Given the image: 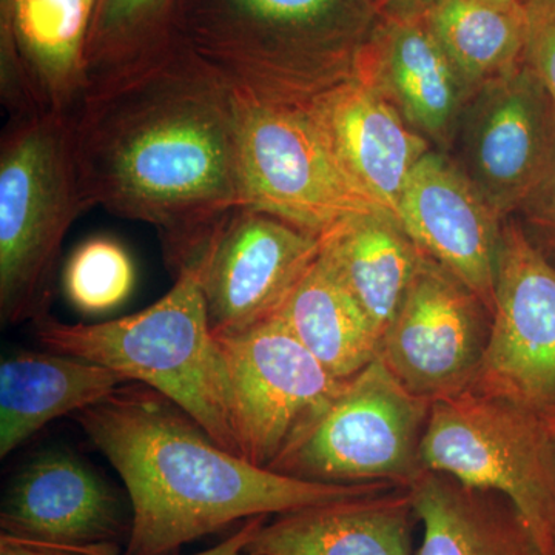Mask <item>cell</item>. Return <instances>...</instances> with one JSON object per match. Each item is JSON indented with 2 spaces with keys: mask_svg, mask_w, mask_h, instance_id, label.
<instances>
[{
  "mask_svg": "<svg viewBox=\"0 0 555 555\" xmlns=\"http://www.w3.org/2000/svg\"><path fill=\"white\" fill-rule=\"evenodd\" d=\"M73 133L87 206L156 229L175 278L243 206L232 87L181 39L91 83Z\"/></svg>",
  "mask_w": 555,
  "mask_h": 555,
  "instance_id": "1",
  "label": "cell"
},
{
  "mask_svg": "<svg viewBox=\"0 0 555 555\" xmlns=\"http://www.w3.org/2000/svg\"><path fill=\"white\" fill-rule=\"evenodd\" d=\"M75 420L129 492L124 555H170L240 520L400 488L326 483L251 465L141 383H124Z\"/></svg>",
  "mask_w": 555,
  "mask_h": 555,
  "instance_id": "2",
  "label": "cell"
},
{
  "mask_svg": "<svg viewBox=\"0 0 555 555\" xmlns=\"http://www.w3.org/2000/svg\"><path fill=\"white\" fill-rule=\"evenodd\" d=\"M33 324L51 352L152 387L188 412L219 447L240 455L232 387L208 323L199 261L182 269L159 301L133 315L93 324H67L49 315Z\"/></svg>",
  "mask_w": 555,
  "mask_h": 555,
  "instance_id": "3",
  "label": "cell"
},
{
  "mask_svg": "<svg viewBox=\"0 0 555 555\" xmlns=\"http://www.w3.org/2000/svg\"><path fill=\"white\" fill-rule=\"evenodd\" d=\"M89 210L72 115L10 116L0 137V318L49 317L54 270L75 219Z\"/></svg>",
  "mask_w": 555,
  "mask_h": 555,
  "instance_id": "4",
  "label": "cell"
},
{
  "mask_svg": "<svg viewBox=\"0 0 555 555\" xmlns=\"http://www.w3.org/2000/svg\"><path fill=\"white\" fill-rule=\"evenodd\" d=\"M422 463L505 495L555 555V444L542 412L469 387L440 398L430 408Z\"/></svg>",
  "mask_w": 555,
  "mask_h": 555,
  "instance_id": "5",
  "label": "cell"
},
{
  "mask_svg": "<svg viewBox=\"0 0 555 555\" xmlns=\"http://www.w3.org/2000/svg\"><path fill=\"white\" fill-rule=\"evenodd\" d=\"M232 91L243 206L320 236L346 218L390 214L347 173L308 100H272L235 87Z\"/></svg>",
  "mask_w": 555,
  "mask_h": 555,
  "instance_id": "6",
  "label": "cell"
},
{
  "mask_svg": "<svg viewBox=\"0 0 555 555\" xmlns=\"http://www.w3.org/2000/svg\"><path fill=\"white\" fill-rule=\"evenodd\" d=\"M433 401L409 392L377 357L346 379L324 414L273 467L326 483H392L422 476V440Z\"/></svg>",
  "mask_w": 555,
  "mask_h": 555,
  "instance_id": "7",
  "label": "cell"
},
{
  "mask_svg": "<svg viewBox=\"0 0 555 555\" xmlns=\"http://www.w3.org/2000/svg\"><path fill=\"white\" fill-rule=\"evenodd\" d=\"M217 339L232 387L240 455L273 470L346 379L334 377L278 317Z\"/></svg>",
  "mask_w": 555,
  "mask_h": 555,
  "instance_id": "8",
  "label": "cell"
},
{
  "mask_svg": "<svg viewBox=\"0 0 555 555\" xmlns=\"http://www.w3.org/2000/svg\"><path fill=\"white\" fill-rule=\"evenodd\" d=\"M491 328L492 310L425 254L379 338L378 357L409 392L436 401L470 386Z\"/></svg>",
  "mask_w": 555,
  "mask_h": 555,
  "instance_id": "9",
  "label": "cell"
},
{
  "mask_svg": "<svg viewBox=\"0 0 555 555\" xmlns=\"http://www.w3.org/2000/svg\"><path fill=\"white\" fill-rule=\"evenodd\" d=\"M469 389L539 412L555 403V268L509 218L496 261L491 338Z\"/></svg>",
  "mask_w": 555,
  "mask_h": 555,
  "instance_id": "10",
  "label": "cell"
},
{
  "mask_svg": "<svg viewBox=\"0 0 555 555\" xmlns=\"http://www.w3.org/2000/svg\"><path fill=\"white\" fill-rule=\"evenodd\" d=\"M321 251V236L240 206L201 257L204 299L215 337H229L276 317Z\"/></svg>",
  "mask_w": 555,
  "mask_h": 555,
  "instance_id": "11",
  "label": "cell"
},
{
  "mask_svg": "<svg viewBox=\"0 0 555 555\" xmlns=\"http://www.w3.org/2000/svg\"><path fill=\"white\" fill-rule=\"evenodd\" d=\"M460 129V166L496 214L509 218L554 164L555 108L546 90L521 64L474 94Z\"/></svg>",
  "mask_w": 555,
  "mask_h": 555,
  "instance_id": "12",
  "label": "cell"
},
{
  "mask_svg": "<svg viewBox=\"0 0 555 555\" xmlns=\"http://www.w3.org/2000/svg\"><path fill=\"white\" fill-rule=\"evenodd\" d=\"M98 0H3L0 101L10 116L72 115Z\"/></svg>",
  "mask_w": 555,
  "mask_h": 555,
  "instance_id": "13",
  "label": "cell"
},
{
  "mask_svg": "<svg viewBox=\"0 0 555 555\" xmlns=\"http://www.w3.org/2000/svg\"><path fill=\"white\" fill-rule=\"evenodd\" d=\"M397 219L427 257L494 308L496 261L506 219L459 163L429 150L406 182Z\"/></svg>",
  "mask_w": 555,
  "mask_h": 555,
  "instance_id": "14",
  "label": "cell"
},
{
  "mask_svg": "<svg viewBox=\"0 0 555 555\" xmlns=\"http://www.w3.org/2000/svg\"><path fill=\"white\" fill-rule=\"evenodd\" d=\"M2 534L82 555H124L131 517L113 489L78 456L47 452L10 486L0 509Z\"/></svg>",
  "mask_w": 555,
  "mask_h": 555,
  "instance_id": "15",
  "label": "cell"
},
{
  "mask_svg": "<svg viewBox=\"0 0 555 555\" xmlns=\"http://www.w3.org/2000/svg\"><path fill=\"white\" fill-rule=\"evenodd\" d=\"M347 173L397 218L401 193L429 141L356 73L308 100Z\"/></svg>",
  "mask_w": 555,
  "mask_h": 555,
  "instance_id": "16",
  "label": "cell"
},
{
  "mask_svg": "<svg viewBox=\"0 0 555 555\" xmlns=\"http://www.w3.org/2000/svg\"><path fill=\"white\" fill-rule=\"evenodd\" d=\"M353 73L378 90L412 129L444 149L473 100L425 21H387L357 51Z\"/></svg>",
  "mask_w": 555,
  "mask_h": 555,
  "instance_id": "17",
  "label": "cell"
},
{
  "mask_svg": "<svg viewBox=\"0 0 555 555\" xmlns=\"http://www.w3.org/2000/svg\"><path fill=\"white\" fill-rule=\"evenodd\" d=\"M408 488L278 514L247 545L251 555H412Z\"/></svg>",
  "mask_w": 555,
  "mask_h": 555,
  "instance_id": "18",
  "label": "cell"
},
{
  "mask_svg": "<svg viewBox=\"0 0 555 555\" xmlns=\"http://www.w3.org/2000/svg\"><path fill=\"white\" fill-rule=\"evenodd\" d=\"M408 489L423 526L416 555H554L499 492L427 469Z\"/></svg>",
  "mask_w": 555,
  "mask_h": 555,
  "instance_id": "19",
  "label": "cell"
},
{
  "mask_svg": "<svg viewBox=\"0 0 555 555\" xmlns=\"http://www.w3.org/2000/svg\"><path fill=\"white\" fill-rule=\"evenodd\" d=\"M127 382L118 372L62 356L17 352L0 364V456L64 415L100 403Z\"/></svg>",
  "mask_w": 555,
  "mask_h": 555,
  "instance_id": "20",
  "label": "cell"
},
{
  "mask_svg": "<svg viewBox=\"0 0 555 555\" xmlns=\"http://www.w3.org/2000/svg\"><path fill=\"white\" fill-rule=\"evenodd\" d=\"M321 257L382 338L425 257L387 211L343 219L321 235Z\"/></svg>",
  "mask_w": 555,
  "mask_h": 555,
  "instance_id": "21",
  "label": "cell"
},
{
  "mask_svg": "<svg viewBox=\"0 0 555 555\" xmlns=\"http://www.w3.org/2000/svg\"><path fill=\"white\" fill-rule=\"evenodd\" d=\"M276 317L339 379L378 357L377 334L321 251Z\"/></svg>",
  "mask_w": 555,
  "mask_h": 555,
  "instance_id": "22",
  "label": "cell"
},
{
  "mask_svg": "<svg viewBox=\"0 0 555 555\" xmlns=\"http://www.w3.org/2000/svg\"><path fill=\"white\" fill-rule=\"evenodd\" d=\"M425 22L473 98L524 64L528 16L520 0H441Z\"/></svg>",
  "mask_w": 555,
  "mask_h": 555,
  "instance_id": "23",
  "label": "cell"
},
{
  "mask_svg": "<svg viewBox=\"0 0 555 555\" xmlns=\"http://www.w3.org/2000/svg\"><path fill=\"white\" fill-rule=\"evenodd\" d=\"M182 0H98L87 46V80L112 78L169 47Z\"/></svg>",
  "mask_w": 555,
  "mask_h": 555,
  "instance_id": "24",
  "label": "cell"
},
{
  "mask_svg": "<svg viewBox=\"0 0 555 555\" xmlns=\"http://www.w3.org/2000/svg\"><path fill=\"white\" fill-rule=\"evenodd\" d=\"M134 287V266L122 244L96 236L76 248L64 272V291L87 315L118 308Z\"/></svg>",
  "mask_w": 555,
  "mask_h": 555,
  "instance_id": "25",
  "label": "cell"
},
{
  "mask_svg": "<svg viewBox=\"0 0 555 555\" xmlns=\"http://www.w3.org/2000/svg\"><path fill=\"white\" fill-rule=\"evenodd\" d=\"M521 3L528 16L524 64L542 83L555 108V0Z\"/></svg>",
  "mask_w": 555,
  "mask_h": 555,
  "instance_id": "26",
  "label": "cell"
},
{
  "mask_svg": "<svg viewBox=\"0 0 555 555\" xmlns=\"http://www.w3.org/2000/svg\"><path fill=\"white\" fill-rule=\"evenodd\" d=\"M387 21H425L441 0H372Z\"/></svg>",
  "mask_w": 555,
  "mask_h": 555,
  "instance_id": "27",
  "label": "cell"
},
{
  "mask_svg": "<svg viewBox=\"0 0 555 555\" xmlns=\"http://www.w3.org/2000/svg\"><path fill=\"white\" fill-rule=\"evenodd\" d=\"M266 520H268L266 516L248 518L238 531L225 539L224 542L193 555H251L247 553V545L257 535L259 528L266 524Z\"/></svg>",
  "mask_w": 555,
  "mask_h": 555,
  "instance_id": "28",
  "label": "cell"
},
{
  "mask_svg": "<svg viewBox=\"0 0 555 555\" xmlns=\"http://www.w3.org/2000/svg\"><path fill=\"white\" fill-rule=\"evenodd\" d=\"M525 207L534 208L531 211L534 214L537 221L545 219L546 224L555 232V159L543 184L537 189L534 195L526 201L521 208Z\"/></svg>",
  "mask_w": 555,
  "mask_h": 555,
  "instance_id": "29",
  "label": "cell"
},
{
  "mask_svg": "<svg viewBox=\"0 0 555 555\" xmlns=\"http://www.w3.org/2000/svg\"><path fill=\"white\" fill-rule=\"evenodd\" d=\"M543 420H545L547 430H550L551 437H553V441L555 444V403L553 406L545 409L542 412Z\"/></svg>",
  "mask_w": 555,
  "mask_h": 555,
  "instance_id": "30",
  "label": "cell"
},
{
  "mask_svg": "<svg viewBox=\"0 0 555 555\" xmlns=\"http://www.w3.org/2000/svg\"><path fill=\"white\" fill-rule=\"evenodd\" d=\"M485 2H491V3H511V2H516V0H485Z\"/></svg>",
  "mask_w": 555,
  "mask_h": 555,
  "instance_id": "31",
  "label": "cell"
},
{
  "mask_svg": "<svg viewBox=\"0 0 555 555\" xmlns=\"http://www.w3.org/2000/svg\"><path fill=\"white\" fill-rule=\"evenodd\" d=\"M520 2H528V0H520Z\"/></svg>",
  "mask_w": 555,
  "mask_h": 555,
  "instance_id": "32",
  "label": "cell"
}]
</instances>
